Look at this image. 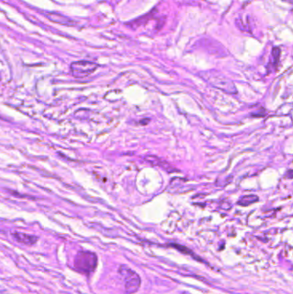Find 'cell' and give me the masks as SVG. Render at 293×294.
I'll return each mask as SVG.
<instances>
[{
    "instance_id": "obj_1",
    "label": "cell",
    "mask_w": 293,
    "mask_h": 294,
    "mask_svg": "<svg viewBox=\"0 0 293 294\" xmlns=\"http://www.w3.org/2000/svg\"><path fill=\"white\" fill-rule=\"evenodd\" d=\"M74 264H75V268L79 272L89 274L96 268L97 264V257L96 254L91 252H80L77 254Z\"/></svg>"
},
{
    "instance_id": "obj_5",
    "label": "cell",
    "mask_w": 293,
    "mask_h": 294,
    "mask_svg": "<svg viewBox=\"0 0 293 294\" xmlns=\"http://www.w3.org/2000/svg\"><path fill=\"white\" fill-rule=\"evenodd\" d=\"M14 238L19 242L21 244L26 245H33L37 243L38 238L35 236L25 234V233H21V232H15L12 234Z\"/></svg>"
},
{
    "instance_id": "obj_6",
    "label": "cell",
    "mask_w": 293,
    "mask_h": 294,
    "mask_svg": "<svg viewBox=\"0 0 293 294\" xmlns=\"http://www.w3.org/2000/svg\"><path fill=\"white\" fill-rule=\"evenodd\" d=\"M258 200H259V198L255 195H246V196H244V197L241 199L240 201L238 202V204L241 206H249L257 202Z\"/></svg>"
},
{
    "instance_id": "obj_3",
    "label": "cell",
    "mask_w": 293,
    "mask_h": 294,
    "mask_svg": "<svg viewBox=\"0 0 293 294\" xmlns=\"http://www.w3.org/2000/svg\"><path fill=\"white\" fill-rule=\"evenodd\" d=\"M97 68V65L89 61L81 60L73 62L71 65V72L75 78H84L89 76V74Z\"/></svg>"
},
{
    "instance_id": "obj_4",
    "label": "cell",
    "mask_w": 293,
    "mask_h": 294,
    "mask_svg": "<svg viewBox=\"0 0 293 294\" xmlns=\"http://www.w3.org/2000/svg\"><path fill=\"white\" fill-rule=\"evenodd\" d=\"M46 17L54 23L66 25V26H74L76 25V23L74 21L70 19L69 17H66L61 14L56 13V12H47L46 13Z\"/></svg>"
},
{
    "instance_id": "obj_2",
    "label": "cell",
    "mask_w": 293,
    "mask_h": 294,
    "mask_svg": "<svg viewBox=\"0 0 293 294\" xmlns=\"http://www.w3.org/2000/svg\"><path fill=\"white\" fill-rule=\"evenodd\" d=\"M119 274L122 275L124 280L126 294H132L138 291L141 285V280L137 273L123 265L119 268Z\"/></svg>"
}]
</instances>
